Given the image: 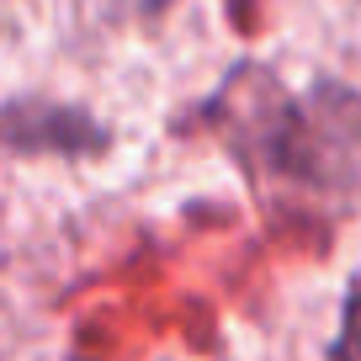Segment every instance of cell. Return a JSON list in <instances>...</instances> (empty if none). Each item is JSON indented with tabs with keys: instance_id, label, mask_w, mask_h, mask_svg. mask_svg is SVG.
<instances>
[{
	"instance_id": "2",
	"label": "cell",
	"mask_w": 361,
	"mask_h": 361,
	"mask_svg": "<svg viewBox=\"0 0 361 361\" xmlns=\"http://www.w3.org/2000/svg\"><path fill=\"white\" fill-rule=\"evenodd\" d=\"M0 144L22 149V154H102L112 133L102 123H90L80 106L11 102L0 106Z\"/></svg>"
},
{
	"instance_id": "1",
	"label": "cell",
	"mask_w": 361,
	"mask_h": 361,
	"mask_svg": "<svg viewBox=\"0 0 361 361\" xmlns=\"http://www.w3.org/2000/svg\"><path fill=\"white\" fill-rule=\"evenodd\" d=\"M202 123L271 192L314 202L361 197V90L340 80L287 90L271 69L239 64L202 106Z\"/></svg>"
},
{
	"instance_id": "3",
	"label": "cell",
	"mask_w": 361,
	"mask_h": 361,
	"mask_svg": "<svg viewBox=\"0 0 361 361\" xmlns=\"http://www.w3.org/2000/svg\"><path fill=\"white\" fill-rule=\"evenodd\" d=\"M329 361H361V287L345 293V308H340V335L329 345Z\"/></svg>"
}]
</instances>
